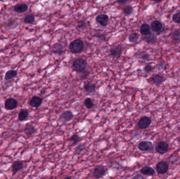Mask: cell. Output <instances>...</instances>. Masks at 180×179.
<instances>
[{"label": "cell", "instance_id": "6da1fadb", "mask_svg": "<svg viewBox=\"0 0 180 179\" xmlns=\"http://www.w3.org/2000/svg\"><path fill=\"white\" fill-rule=\"evenodd\" d=\"M87 66V61L81 57L76 58L72 65L73 70L78 73H81L86 70Z\"/></svg>", "mask_w": 180, "mask_h": 179}, {"label": "cell", "instance_id": "7a4b0ae2", "mask_svg": "<svg viewBox=\"0 0 180 179\" xmlns=\"http://www.w3.org/2000/svg\"><path fill=\"white\" fill-rule=\"evenodd\" d=\"M84 43L80 39H76L71 42L69 46L71 52L73 54H79L82 52L84 49Z\"/></svg>", "mask_w": 180, "mask_h": 179}, {"label": "cell", "instance_id": "3957f363", "mask_svg": "<svg viewBox=\"0 0 180 179\" xmlns=\"http://www.w3.org/2000/svg\"><path fill=\"white\" fill-rule=\"evenodd\" d=\"M106 172H107V170L104 165H97L94 169L92 173V175L94 178L100 179L105 176Z\"/></svg>", "mask_w": 180, "mask_h": 179}, {"label": "cell", "instance_id": "277c9868", "mask_svg": "<svg viewBox=\"0 0 180 179\" xmlns=\"http://www.w3.org/2000/svg\"><path fill=\"white\" fill-rule=\"evenodd\" d=\"M74 117V114L70 110H66L63 112L61 115L59 116V121L61 123H67L68 122L71 121Z\"/></svg>", "mask_w": 180, "mask_h": 179}, {"label": "cell", "instance_id": "5b68a950", "mask_svg": "<svg viewBox=\"0 0 180 179\" xmlns=\"http://www.w3.org/2000/svg\"><path fill=\"white\" fill-rule=\"evenodd\" d=\"M155 168L157 173L160 175H163L168 171L169 165L166 161H161L157 163Z\"/></svg>", "mask_w": 180, "mask_h": 179}, {"label": "cell", "instance_id": "8992f818", "mask_svg": "<svg viewBox=\"0 0 180 179\" xmlns=\"http://www.w3.org/2000/svg\"><path fill=\"white\" fill-rule=\"evenodd\" d=\"M169 149V145L167 142L161 141L157 143L155 146V150L158 154H165Z\"/></svg>", "mask_w": 180, "mask_h": 179}, {"label": "cell", "instance_id": "52a82bcc", "mask_svg": "<svg viewBox=\"0 0 180 179\" xmlns=\"http://www.w3.org/2000/svg\"><path fill=\"white\" fill-rule=\"evenodd\" d=\"M138 148L141 151H151L153 148V144L149 141H142L138 143Z\"/></svg>", "mask_w": 180, "mask_h": 179}, {"label": "cell", "instance_id": "ba28073f", "mask_svg": "<svg viewBox=\"0 0 180 179\" xmlns=\"http://www.w3.org/2000/svg\"><path fill=\"white\" fill-rule=\"evenodd\" d=\"M18 102L13 98H9L5 101L4 107L7 110H14L17 107Z\"/></svg>", "mask_w": 180, "mask_h": 179}, {"label": "cell", "instance_id": "9c48e42d", "mask_svg": "<svg viewBox=\"0 0 180 179\" xmlns=\"http://www.w3.org/2000/svg\"><path fill=\"white\" fill-rule=\"evenodd\" d=\"M152 122L151 119L150 117L147 116H143L140 119L138 120V128L141 129H144L148 128L150 126L151 123Z\"/></svg>", "mask_w": 180, "mask_h": 179}, {"label": "cell", "instance_id": "30bf717a", "mask_svg": "<svg viewBox=\"0 0 180 179\" xmlns=\"http://www.w3.org/2000/svg\"><path fill=\"white\" fill-rule=\"evenodd\" d=\"M24 168V162L22 161L17 160L14 161L12 165L13 176L17 174V172L20 171Z\"/></svg>", "mask_w": 180, "mask_h": 179}, {"label": "cell", "instance_id": "8fae6325", "mask_svg": "<svg viewBox=\"0 0 180 179\" xmlns=\"http://www.w3.org/2000/svg\"><path fill=\"white\" fill-rule=\"evenodd\" d=\"M42 102L43 99L42 98L37 96H34L31 98L28 104L31 107L38 108L42 105Z\"/></svg>", "mask_w": 180, "mask_h": 179}, {"label": "cell", "instance_id": "7c38bea8", "mask_svg": "<svg viewBox=\"0 0 180 179\" xmlns=\"http://www.w3.org/2000/svg\"><path fill=\"white\" fill-rule=\"evenodd\" d=\"M109 20V17L105 14H100L96 16V22L103 27H105L108 25Z\"/></svg>", "mask_w": 180, "mask_h": 179}, {"label": "cell", "instance_id": "4fadbf2b", "mask_svg": "<svg viewBox=\"0 0 180 179\" xmlns=\"http://www.w3.org/2000/svg\"><path fill=\"white\" fill-rule=\"evenodd\" d=\"M122 52V48L121 46L119 45L117 46L114 47L111 49L110 51V55L112 58L119 57Z\"/></svg>", "mask_w": 180, "mask_h": 179}, {"label": "cell", "instance_id": "5bb4252c", "mask_svg": "<svg viewBox=\"0 0 180 179\" xmlns=\"http://www.w3.org/2000/svg\"><path fill=\"white\" fill-rule=\"evenodd\" d=\"M140 172L142 175H146V176H150V177L154 175L155 173L154 169L153 167H149V166L142 167L140 170Z\"/></svg>", "mask_w": 180, "mask_h": 179}, {"label": "cell", "instance_id": "9a60e30c", "mask_svg": "<svg viewBox=\"0 0 180 179\" xmlns=\"http://www.w3.org/2000/svg\"><path fill=\"white\" fill-rule=\"evenodd\" d=\"M150 27H151V29L152 31H153L154 32H159L162 30L163 25L160 21L155 20V21L152 22Z\"/></svg>", "mask_w": 180, "mask_h": 179}, {"label": "cell", "instance_id": "2e32d148", "mask_svg": "<svg viewBox=\"0 0 180 179\" xmlns=\"http://www.w3.org/2000/svg\"><path fill=\"white\" fill-rule=\"evenodd\" d=\"M28 9V6L25 3H19L14 7V11L18 13H22L26 12Z\"/></svg>", "mask_w": 180, "mask_h": 179}, {"label": "cell", "instance_id": "e0dca14e", "mask_svg": "<svg viewBox=\"0 0 180 179\" xmlns=\"http://www.w3.org/2000/svg\"><path fill=\"white\" fill-rule=\"evenodd\" d=\"M83 88L87 93H92L95 91L96 85L92 82H88L87 83L84 85Z\"/></svg>", "mask_w": 180, "mask_h": 179}, {"label": "cell", "instance_id": "ac0fdd59", "mask_svg": "<svg viewBox=\"0 0 180 179\" xmlns=\"http://www.w3.org/2000/svg\"><path fill=\"white\" fill-rule=\"evenodd\" d=\"M29 116V111L27 109H22L19 112L18 118L20 121H25Z\"/></svg>", "mask_w": 180, "mask_h": 179}, {"label": "cell", "instance_id": "d6986e66", "mask_svg": "<svg viewBox=\"0 0 180 179\" xmlns=\"http://www.w3.org/2000/svg\"><path fill=\"white\" fill-rule=\"evenodd\" d=\"M36 131L35 127L32 125H28L24 128V132L28 137L32 136Z\"/></svg>", "mask_w": 180, "mask_h": 179}, {"label": "cell", "instance_id": "ffe728a7", "mask_svg": "<svg viewBox=\"0 0 180 179\" xmlns=\"http://www.w3.org/2000/svg\"><path fill=\"white\" fill-rule=\"evenodd\" d=\"M152 80L154 84L160 85L164 81L165 78L161 75L156 74L152 77Z\"/></svg>", "mask_w": 180, "mask_h": 179}, {"label": "cell", "instance_id": "44dd1931", "mask_svg": "<svg viewBox=\"0 0 180 179\" xmlns=\"http://www.w3.org/2000/svg\"><path fill=\"white\" fill-rule=\"evenodd\" d=\"M53 51L54 53L61 55L64 52V47L60 43H55L53 47Z\"/></svg>", "mask_w": 180, "mask_h": 179}, {"label": "cell", "instance_id": "7402d4cb", "mask_svg": "<svg viewBox=\"0 0 180 179\" xmlns=\"http://www.w3.org/2000/svg\"><path fill=\"white\" fill-rule=\"evenodd\" d=\"M151 27L146 23L143 24L141 25L140 28L141 34L142 35H147L151 32Z\"/></svg>", "mask_w": 180, "mask_h": 179}, {"label": "cell", "instance_id": "603a6c76", "mask_svg": "<svg viewBox=\"0 0 180 179\" xmlns=\"http://www.w3.org/2000/svg\"><path fill=\"white\" fill-rule=\"evenodd\" d=\"M17 75V72L15 70H9L5 75L4 79L6 80H9L14 78Z\"/></svg>", "mask_w": 180, "mask_h": 179}, {"label": "cell", "instance_id": "cb8c5ba5", "mask_svg": "<svg viewBox=\"0 0 180 179\" xmlns=\"http://www.w3.org/2000/svg\"><path fill=\"white\" fill-rule=\"evenodd\" d=\"M144 36L143 37V40L147 43H153L156 41V37L154 34H153L152 33L150 32L147 35Z\"/></svg>", "mask_w": 180, "mask_h": 179}, {"label": "cell", "instance_id": "d4e9b609", "mask_svg": "<svg viewBox=\"0 0 180 179\" xmlns=\"http://www.w3.org/2000/svg\"><path fill=\"white\" fill-rule=\"evenodd\" d=\"M82 140L81 138L77 134H74L71 137L69 141L72 142V146H75L77 144Z\"/></svg>", "mask_w": 180, "mask_h": 179}, {"label": "cell", "instance_id": "484cf974", "mask_svg": "<svg viewBox=\"0 0 180 179\" xmlns=\"http://www.w3.org/2000/svg\"><path fill=\"white\" fill-rule=\"evenodd\" d=\"M84 104L85 106L87 107V109H92L94 106L93 101L91 98H86L84 101Z\"/></svg>", "mask_w": 180, "mask_h": 179}, {"label": "cell", "instance_id": "4316f807", "mask_svg": "<svg viewBox=\"0 0 180 179\" xmlns=\"http://www.w3.org/2000/svg\"><path fill=\"white\" fill-rule=\"evenodd\" d=\"M35 21V17L32 14L27 15L24 19V22L26 24H32Z\"/></svg>", "mask_w": 180, "mask_h": 179}, {"label": "cell", "instance_id": "83f0119b", "mask_svg": "<svg viewBox=\"0 0 180 179\" xmlns=\"http://www.w3.org/2000/svg\"><path fill=\"white\" fill-rule=\"evenodd\" d=\"M140 37V35L137 33H133L131 35L129 36V40L131 43H135L137 42L138 40V38Z\"/></svg>", "mask_w": 180, "mask_h": 179}, {"label": "cell", "instance_id": "f1b7e54d", "mask_svg": "<svg viewBox=\"0 0 180 179\" xmlns=\"http://www.w3.org/2000/svg\"><path fill=\"white\" fill-rule=\"evenodd\" d=\"M86 148V146L85 144H79L75 149V154H79L82 152V151H84Z\"/></svg>", "mask_w": 180, "mask_h": 179}, {"label": "cell", "instance_id": "f546056e", "mask_svg": "<svg viewBox=\"0 0 180 179\" xmlns=\"http://www.w3.org/2000/svg\"><path fill=\"white\" fill-rule=\"evenodd\" d=\"M172 39L175 41H178L180 40V30H173L172 34Z\"/></svg>", "mask_w": 180, "mask_h": 179}, {"label": "cell", "instance_id": "4dcf8cb0", "mask_svg": "<svg viewBox=\"0 0 180 179\" xmlns=\"http://www.w3.org/2000/svg\"><path fill=\"white\" fill-rule=\"evenodd\" d=\"M90 74V72L87 69L80 73V78L82 80L87 79Z\"/></svg>", "mask_w": 180, "mask_h": 179}, {"label": "cell", "instance_id": "1f68e13d", "mask_svg": "<svg viewBox=\"0 0 180 179\" xmlns=\"http://www.w3.org/2000/svg\"><path fill=\"white\" fill-rule=\"evenodd\" d=\"M133 10V8L131 6H126V7L124 8V9L123 10V12L125 15H129L132 13V12Z\"/></svg>", "mask_w": 180, "mask_h": 179}, {"label": "cell", "instance_id": "d6a6232c", "mask_svg": "<svg viewBox=\"0 0 180 179\" xmlns=\"http://www.w3.org/2000/svg\"><path fill=\"white\" fill-rule=\"evenodd\" d=\"M139 55L140 56L141 58H142L143 60H144V61H148L150 60V55L145 51L141 52V53H140Z\"/></svg>", "mask_w": 180, "mask_h": 179}, {"label": "cell", "instance_id": "836d02e7", "mask_svg": "<svg viewBox=\"0 0 180 179\" xmlns=\"http://www.w3.org/2000/svg\"><path fill=\"white\" fill-rule=\"evenodd\" d=\"M172 20L176 23L180 24V12L173 15Z\"/></svg>", "mask_w": 180, "mask_h": 179}, {"label": "cell", "instance_id": "e575fe53", "mask_svg": "<svg viewBox=\"0 0 180 179\" xmlns=\"http://www.w3.org/2000/svg\"><path fill=\"white\" fill-rule=\"evenodd\" d=\"M87 25H88V24H87V22H85L84 20H81V21L78 22L77 28H86Z\"/></svg>", "mask_w": 180, "mask_h": 179}, {"label": "cell", "instance_id": "d590c367", "mask_svg": "<svg viewBox=\"0 0 180 179\" xmlns=\"http://www.w3.org/2000/svg\"><path fill=\"white\" fill-rule=\"evenodd\" d=\"M153 68L152 67V65L148 64V65H146L145 67H144V71L145 72L149 73V72H152V70H153Z\"/></svg>", "mask_w": 180, "mask_h": 179}, {"label": "cell", "instance_id": "8d00e7d4", "mask_svg": "<svg viewBox=\"0 0 180 179\" xmlns=\"http://www.w3.org/2000/svg\"><path fill=\"white\" fill-rule=\"evenodd\" d=\"M94 36H95V37L98 38L100 40H102L103 41H106V36L104 34H96L95 35H94Z\"/></svg>", "mask_w": 180, "mask_h": 179}, {"label": "cell", "instance_id": "74e56055", "mask_svg": "<svg viewBox=\"0 0 180 179\" xmlns=\"http://www.w3.org/2000/svg\"><path fill=\"white\" fill-rule=\"evenodd\" d=\"M128 1H129V0H117V3H119V4H125Z\"/></svg>", "mask_w": 180, "mask_h": 179}, {"label": "cell", "instance_id": "f35d334b", "mask_svg": "<svg viewBox=\"0 0 180 179\" xmlns=\"http://www.w3.org/2000/svg\"><path fill=\"white\" fill-rule=\"evenodd\" d=\"M144 178L140 175H137L136 176L133 177V179H143Z\"/></svg>", "mask_w": 180, "mask_h": 179}, {"label": "cell", "instance_id": "ab89813d", "mask_svg": "<svg viewBox=\"0 0 180 179\" xmlns=\"http://www.w3.org/2000/svg\"><path fill=\"white\" fill-rule=\"evenodd\" d=\"M162 1H163V0H153V1H154V2L155 3H157L161 2Z\"/></svg>", "mask_w": 180, "mask_h": 179}, {"label": "cell", "instance_id": "60d3db41", "mask_svg": "<svg viewBox=\"0 0 180 179\" xmlns=\"http://www.w3.org/2000/svg\"><path fill=\"white\" fill-rule=\"evenodd\" d=\"M65 179H71V178L69 177H66V178H65Z\"/></svg>", "mask_w": 180, "mask_h": 179}, {"label": "cell", "instance_id": "b9f144b4", "mask_svg": "<svg viewBox=\"0 0 180 179\" xmlns=\"http://www.w3.org/2000/svg\"><path fill=\"white\" fill-rule=\"evenodd\" d=\"M1 107H0V114H1Z\"/></svg>", "mask_w": 180, "mask_h": 179}]
</instances>
